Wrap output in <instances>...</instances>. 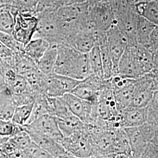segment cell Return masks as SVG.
I'll return each instance as SVG.
<instances>
[{
	"instance_id": "4fadbf2b",
	"label": "cell",
	"mask_w": 158,
	"mask_h": 158,
	"mask_svg": "<svg viewBox=\"0 0 158 158\" xmlns=\"http://www.w3.org/2000/svg\"><path fill=\"white\" fill-rule=\"evenodd\" d=\"M145 74L136 59L133 46H128L120 58L116 74L124 77L135 79Z\"/></svg>"
},
{
	"instance_id": "f546056e",
	"label": "cell",
	"mask_w": 158,
	"mask_h": 158,
	"mask_svg": "<svg viewBox=\"0 0 158 158\" xmlns=\"http://www.w3.org/2000/svg\"><path fill=\"white\" fill-rule=\"evenodd\" d=\"M23 129V127L14 124L11 120L0 119V136L10 137Z\"/></svg>"
},
{
	"instance_id": "ee69618b",
	"label": "cell",
	"mask_w": 158,
	"mask_h": 158,
	"mask_svg": "<svg viewBox=\"0 0 158 158\" xmlns=\"http://www.w3.org/2000/svg\"><path fill=\"white\" fill-rule=\"evenodd\" d=\"M156 126L158 128V121H157V123H156Z\"/></svg>"
},
{
	"instance_id": "8fae6325",
	"label": "cell",
	"mask_w": 158,
	"mask_h": 158,
	"mask_svg": "<svg viewBox=\"0 0 158 158\" xmlns=\"http://www.w3.org/2000/svg\"><path fill=\"white\" fill-rule=\"evenodd\" d=\"M105 82V79H101L91 74L87 78L81 80L71 91V93L94 104L97 101Z\"/></svg>"
},
{
	"instance_id": "bcb514c9",
	"label": "cell",
	"mask_w": 158,
	"mask_h": 158,
	"mask_svg": "<svg viewBox=\"0 0 158 158\" xmlns=\"http://www.w3.org/2000/svg\"></svg>"
},
{
	"instance_id": "1f68e13d",
	"label": "cell",
	"mask_w": 158,
	"mask_h": 158,
	"mask_svg": "<svg viewBox=\"0 0 158 158\" xmlns=\"http://www.w3.org/2000/svg\"><path fill=\"white\" fill-rule=\"evenodd\" d=\"M0 41L14 53L24 52L25 46L15 40L11 34L0 32Z\"/></svg>"
},
{
	"instance_id": "603a6c76",
	"label": "cell",
	"mask_w": 158,
	"mask_h": 158,
	"mask_svg": "<svg viewBox=\"0 0 158 158\" xmlns=\"http://www.w3.org/2000/svg\"><path fill=\"white\" fill-rule=\"evenodd\" d=\"M156 25L146 18L139 15L136 25V36L138 44L147 46L149 45L151 34Z\"/></svg>"
},
{
	"instance_id": "74e56055",
	"label": "cell",
	"mask_w": 158,
	"mask_h": 158,
	"mask_svg": "<svg viewBox=\"0 0 158 158\" xmlns=\"http://www.w3.org/2000/svg\"><path fill=\"white\" fill-rule=\"evenodd\" d=\"M153 147L155 148L156 151L158 152V128L156 127L155 130L154 134L153 135L152 138H151V141L149 142Z\"/></svg>"
},
{
	"instance_id": "e575fe53",
	"label": "cell",
	"mask_w": 158,
	"mask_h": 158,
	"mask_svg": "<svg viewBox=\"0 0 158 158\" xmlns=\"http://www.w3.org/2000/svg\"><path fill=\"white\" fill-rule=\"evenodd\" d=\"M15 53L0 41V60L11 57Z\"/></svg>"
},
{
	"instance_id": "d590c367",
	"label": "cell",
	"mask_w": 158,
	"mask_h": 158,
	"mask_svg": "<svg viewBox=\"0 0 158 158\" xmlns=\"http://www.w3.org/2000/svg\"><path fill=\"white\" fill-rule=\"evenodd\" d=\"M88 0H59L57 3V8H60L64 6H74L83 4Z\"/></svg>"
},
{
	"instance_id": "7402d4cb",
	"label": "cell",
	"mask_w": 158,
	"mask_h": 158,
	"mask_svg": "<svg viewBox=\"0 0 158 158\" xmlns=\"http://www.w3.org/2000/svg\"><path fill=\"white\" fill-rule=\"evenodd\" d=\"M16 107L17 105L8 88L0 90V119L11 120Z\"/></svg>"
},
{
	"instance_id": "7bdbcfd3",
	"label": "cell",
	"mask_w": 158,
	"mask_h": 158,
	"mask_svg": "<svg viewBox=\"0 0 158 158\" xmlns=\"http://www.w3.org/2000/svg\"><path fill=\"white\" fill-rule=\"evenodd\" d=\"M152 1H155V0H136L135 2H149Z\"/></svg>"
},
{
	"instance_id": "5b68a950",
	"label": "cell",
	"mask_w": 158,
	"mask_h": 158,
	"mask_svg": "<svg viewBox=\"0 0 158 158\" xmlns=\"http://www.w3.org/2000/svg\"><path fill=\"white\" fill-rule=\"evenodd\" d=\"M156 127L147 123L138 127L124 128L130 143L132 158H142Z\"/></svg>"
},
{
	"instance_id": "8d00e7d4",
	"label": "cell",
	"mask_w": 158,
	"mask_h": 158,
	"mask_svg": "<svg viewBox=\"0 0 158 158\" xmlns=\"http://www.w3.org/2000/svg\"><path fill=\"white\" fill-rule=\"evenodd\" d=\"M158 43V25H156L155 28L153 30L152 33L151 34L150 41L149 43V45L147 46L148 47L149 46Z\"/></svg>"
},
{
	"instance_id": "60d3db41",
	"label": "cell",
	"mask_w": 158,
	"mask_h": 158,
	"mask_svg": "<svg viewBox=\"0 0 158 158\" xmlns=\"http://www.w3.org/2000/svg\"><path fill=\"white\" fill-rule=\"evenodd\" d=\"M11 6L12 5H6V4H2V3L1 2V1H0V13H1V12L6 10V9H8V8H11Z\"/></svg>"
},
{
	"instance_id": "d4e9b609",
	"label": "cell",
	"mask_w": 158,
	"mask_h": 158,
	"mask_svg": "<svg viewBox=\"0 0 158 158\" xmlns=\"http://www.w3.org/2000/svg\"><path fill=\"white\" fill-rule=\"evenodd\" d=\"M87 54L90 65L91 74L101 79H104L101 51L99 46L96 45Z\"/></svg>"
},
{
	"instance_id": "8992f818",
	"label": "cell",
	"mask_w": 158,
	"mask_h": 158,
	"mask_svg": "<svg viewBox=\"0 0 158 158\" xmlns=\"http://www.w3.org/2000/svg\"><path fill=\"white\" fill-rule=\"evenodd\" d=\"M81 80L54 73L46 75L44 94L51 97H60L71 93Z\"/></svg>"
},
{
	"instance_id": "30bf717a",
	"label": "cell",
	"mask_w": 158,
	"mask_h": 158,
	"mask_svg": "<svg viewBox=\"0 0 158 158\" xmlns=\"http://www.w3.org/2000/svg\"><path fill=\"white\" fill-rule=\"evenodd\" d=\"M69 111L85 124H89L96 119L93 115V104L69 93L62 97Z\"/></svg>"
},
{
	"instance_id": "3957f363",
	"label": "cell",
	"mask_w": 158,
	"mask_h": 158,
	"mask_svg": "<svg viewBox=\"0 0 158 158\" xmlns=\"http://www.w3.org/2000/svg\"><path fill=\"white\" fill-rule=\"evenodd\" d=\"M11 12L14 18L12 35L18 42L25 46L36 34L38 18L35 13L19 11L12 6Z\"/></svg>"
},
{
	"instance_id": "4dcf8cb0",
	"label": "cell",
	"mask_w": 158,
	"mask_h": 158,
	"mask_svg": "<svg viewBox=\"0 0 158 158\" xmlns=\"http://www.w3.org/2000/svg\"><path fill=\"white\" fill-rule=\"evenodd\" d=\"M23 152L26 158H52V156L45 150L40 147L33 141Z\"/></svg>"
},
{
	"instance_id": "83f0119b",
	"label": "cell",
	"mask_w": 158,
	"mask_h": 158,
	"mask_svg": "<svg viewBox=\"0 0 158 158\" xmlns=\"http://www.w3.org/2000/svg\"><path fill=\"white\" fill-rule=\"evenodd\" d=\"M10 141L17 149L23 151L32 142L28 133L23 129L10 137Z\"/></svg>"
},
{
	"instance_id": "7c38bea8",
	"label": "cell",
	"mask_w": 158,
	"mask_h": 158,
	"mask_svg": "<svg viewBox=\"0 0 158 158\" xmlns=\"http://www.w3.org/2000/svg\"><path fill=\"white\" fill-rule=\"evenodd\" d=\"M107 45L113 60L114 74H116L120 58L128 46L127 40L115 25L106 31Z\"/></svg>"
},
{
	"instance_id": "836d02e7",
	"label": "cell",
	"mask_w": 158,
	"mask_h": 158,
	"mask_svg": "<svg viewBox=\"0 0 158 158\" xmlns=\"http://www.w3.org/2000/svg\"><path fill=\"white\" fill-rule=\"evenodd\" d=\"M58 1L59 0H38V4L35 13L48 8H57L56 4Z\"/></svg>"
},
{
	"instance_id": "ac0fdd59",
	"label": "cell",
	"mask_w": 158,
	"mask_h": 158,
	"mask_svg": "<svg viewBox=\"0 0 158 158\" xmlns=\"http://www.w3.org/2000/svg\"><path fill=\"white\" fill-rule=\"evenodd\" d=\"M56 119L59 128L64 138H68L72 135L85 127V123L72 113L63 118H56Z\"/></svg>"
},
{
	"instance_id": "277c9868",
	"label": "cell",
	"mask_w": 158,
	"mask_h": 158,
	"mask_svg": "<svg viewBox=\"0 0 158 158\" xmlns=\"http://www.w3.org/2000/svg\"><path fill=\"white\" fill-rule=\"evenodd\" d=\"M89 18L95 31L106 32L115 25V17L111 1L91 2L89 0Z\"/></svg>"
},
{
	"instance_id": "f6af8a7d",
	"label": "cell",
	"mask_w": 158,
	"mask_h": 158,
	"mask_svg": "<svg viewBox=\"0 0 158 158\" xmlns=\"http://www.w3.org/2000/svg\"><path fill=\"white\" fill-rule=\"evenodd\" d=\"M0 158H1V152H0Z\"/></svg>"
},
{
	"instance_id": "484cf974",
	"label": "cell",
	"mask_w": 158,
	"mask_h": 158,
	"mask_svg": "<svg viewBox=\"0 0 158 158\" xmlns=\"http://www.w3.org/2000/svg\"><path fill=\"white\" fill-rule=\"evenodd\" d=\"M34 102L28 104L17 106L11 121L14 123L23 127L27 124L34 108Z\"/></svg>"
},
{
	"instance_id": "cb8c5ba5",
	"label": "cell",
	"mask_w": 158,
	"mask_h": 158,
	"mask_svg": "<svg viewBox=\"0 0 158 158\" xmlns=\"http://www.w3.org/2000/svg\"><path fill=\"white\" fill-rule=\"evenodd\" d=\"M132 46L136 59L145 73L151 72L153 68V58L151 51L146 46L140 44Z\"/></svg>"
},
{
	"instance_id": "ffe728a7",
	"label": "cell",
	"mask_w": 158,
	"mask_h": 158,
	"mask_svg": "<svg viewBox=\"0 0 158 158\" xmlns=\"http://www.w3.org/2000/svg\"><path fill=\"white\" fill-rule=\"evenodd\" d=\"M57 55V45H51L37 63V67L40 72L46 76L54 73Z\"/></svg>"
},
{
	"instance_id": "ba28073f",
	"label": "cell",
	"mask_w": 158,
	"mask_h": 158,
	"mask_svg": "<svg viewBox=\"0 0 158 158\" xmlns=\"http://www.w3.org/2000/svg\"><path fill=\"white\" fill-rule=\"evenodd\" d=\"M154 90V79L150 73L135 79L134 90L130 106L146 107L152 98Z\"/></svg>"
},
{
	"instance_id": "9c48e42d",
	"label": "cell",
	"mask_w": 158,
	"mask_h": 158,
	"mask_svg": "<svg viewBox=\"0 0 158 158\" xmlns=\"http://www.w3.org/2000/svg\"><path fill=\"white\" fill-rule=\"evenodd\" d=\"M23 127L24 130L32 131L50 136L61 143L64 139L56 117L49 114L40 116Z\"/></svg>"
},
{
	"instance_id": "d6a6232c",
	"label": "cell",
	"mask_w": 158,
	"mask_h": 158,
	"mask_svg": "<svg viewBox=\"0 0 158 158\" xmlns=\"http://www.w3.org/2000/svg\"><path fill=\"white\" fill-rule=\"evenodd\" d=\"M38 4V0H13L12 6L18 11L35 13Z\"/></svg>"
},
{
	"instance_id": "4316f807",
	"label": "cell",
	"mask_w": 158,
	"mask_h": 158,
	"mask_svg": "<svg viewBox=\"0 0 158 158\" xmlns=\"http://www.w3.org/2000/svg\"><path fill=\"white\" fill-rule=\"evenodd\" d=\"M98 46L101 51L104 79L107 80L111 78L114 74L113 60L108 49L107 40Z\"/></svg>"
},
{
	"instance_id": "44dd1931",
	"label": "cell",
	"mask_w": 158,
	"mask_h": 158,
	"mask_svg": "<svg viewBox=\"0 0 158 158\" xmlns=\"http://www.w3.org/2000/svg\"><path fill=\"white\" fill-rule=\"evenodd\" d=\"M134 7L137 14L148 21L158 25V1L135 2Z\"/></svg>"
},
{
	"instance_id": "b9f144b4",
	"label": "cell",
	"mask_w": 158,
	"mask_h": 158,
	"mask_svg": "<svg viewBox=\"0 0 158 158\" xmlns=\"http://www.w3.org/2000/svg\"><path fill=\"white\" fill-rule=\"evenodd\" d=\"M1 2L6 5H12L13 0H0Z\"/></svg>"
},
{
	"instance_id": "d6986e66",
	"label": "cell",
	"mask_w": 158,
	"mask_h": 158,
	"mask_svg": "<svg viewBox=\"0 0 158 158\" xmlns=\"http://www.w3.org/2000/svg\"><path fill=\"white\" fill-rule=\"evenodd\" d=\"M134 83L135 79H131L125 85L113 90L114 98L119 111L130 107L134 90Z\"/></svg>"
},
{
	"instance_id": "9a60e30c",
	"label": "cell",
	"mask_w": 158,
	"mask_h": 158,
	"mask_svg": "<svg viewBox=\"0 0 158 158\" xmlns=\"http://www.w3.org/2000/svg\"><path fill=\"white\" fill-rule=\"evenodd\" d=\"M147 108L128 107L120 111L118 124L120 128L138 127L147 123Z\"/></svg>"
},
{
	"instance_id": "e0dca14e",
	"label": "cell",
	"mask_w": 158,
	"mask_h": 158,
	"mask_svg": "<svg viewBox=\"0 0 158 158\" xmlns=\"http://www.w3.org/2000/svg\"><path fill=\"white\" fill-rule=\"evenodd\" d=\"M51 44L40 37H34L24 47V53L36 64Z\"/></svg>"
},
{
	"instance_id": "ab89813d",
	"label": "cell",
	"mask_w": 158,
	"mask_h": 158,
	"mask_svg": "<svg viewBox=\"0 0 158 158\" xmlns=\"http://www.w3.org/2000/svg\"><path fill=\"white\" fill-rule=\"evenodd\" d=\"M149 73L152 74L153 79H158V68H153Z\"/></svg>"
},
{
	"instance_id": "7a4b0ae2",
	"label": "cell",
	"mask_w": 158,
	"mask_h": 158,
	"mask_svg": "<svg viewBox=\"0 0 158 158\" xmlns=\"http://www.w3.org/2000/svg\"><path fill=\"white\" fill-rule=\"evenodd\" d=\"M57 8H45L35 13L38 18L34 37H40L51 45H59L63 42L62 29L57 17Z\"/></svg>"
},
{
	"instance_id": "5bb4252c",
	"label": "cell",
	"mask_w": 158,
	"mask_h": 158,
	"mask_svg": "<svg viewBox=\"0 0 158 158\" xmlns=\"http://www.w3.org/2000/svg\"><path fill=\"white\" fill-rule=\"evenodd\" d=\"M25 131L32 140L49 153L52 158H74L73 155L68 152L60 142L55 139L32 131Z\"/></svg>"
},
{
	"instance_id": "f35d334b",
	"label": "cell",
	"mask_w": 158,
	"mask_h": 158,
	"mask_svg": "<svg viewBox=\"0 0 158 158\" xmlns=\"http://www.w3.org/2000/svg\"><path fill=\"white\" fill-rule=\"evenodd\" d=\"M7 88L6 77L4 73L0 70V90H4Z\"/></svg>"
},
{
	"instance_id": "f1b7e54d",
	"label": "cell",
	"mask_w": 158,
	"mask_h": 158,
	"mask_svg": "<svg viewBox=\"0 0 158 158\" xmlns=\"http://www.w3.org/2000/svg\"><path fill=\"white\" fill-rule=\"evenodd\" d=\"M11 8L0 13V32L12 35L14 27V18L11 12Z\"/></svg>"
},
{
	"instance_id": "2e32d148",
	"label": "cell",
	"mask_w": 158,
	"mask_h": 158,
	"mask_svg": "<svg viewBox=\"0 0 158 158\" xmlns=\"http://www.w3.org/2000/svg\"><path fill=\"white\" fill-rule=\"evenodd\" d=\"M96 32L81 30L75 35L70 46L83 53H88L96 45Z\"/></svg>"
},
{
	"instance_id": "6da1fadb",
	"label": "cell",
	"mask_w": 158,
	"mask_h": 158,
	"mask_svg": "<svg viewBox=\"0 0 158 158\" xmlns=\"http://www.w3.org/2000/svg\"><path fill=\"white\" fill-rule=\"evenodd\" d=\"M57 49L55 73L79 80H83L91 74L87 53L63 44L57 46Z\"/></svg>"
},
{
	"instance_id": "52a82bcc",
	"label": "cell",
	"mask_w": 158,
	"mask_h": 158,
	"mask_svg": "<svg viewBox=\"0 0 158 158\" xmlns=\"http://www.w3.org/2000/svg\"><path fill=\"white\" fill-rule=\"evenodd\" d=\"M138 16L134 4L124 11L115 14V25L127 40L128 46L138 44L136 25Z\"/></svg>"
}]
</instances>
